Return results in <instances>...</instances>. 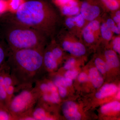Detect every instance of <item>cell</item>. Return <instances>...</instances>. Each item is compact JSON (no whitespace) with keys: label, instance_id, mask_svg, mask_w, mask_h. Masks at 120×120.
I'll use <instances>...</instances> for the list:
<instances>
[{"label":"cell","instance_id":"cell-1","mask_svg":"<svg viewBox=\"0 0 120 120\" xmlns=\"http://www.w3.org/2000/svg\"><path fill=\"white\" fill-rule=\"evenodd\" d=\"M44 52V48L10 49L7 64L17 92L42 79Z\"/></svg>","mask_w":120,"mask_h":120},{"label":"cell","instance_id":"cell-2","mask_svg":"<svg viewBox=\"0 0 120 120\" xmlns=\"http://www.w3.org/2000/svg\"><path fill=\"white\" fill-rule=\"evenodd\" d=\"M60 19L49 0H29L23 2L16 10L14 21L38 31L46 38L53 36Z\"/></svg>","mask_w":120,"mask_h":120},{"label":"cell","instance_id":"cell-3","mask_svg":"<svg viewBox=\"0 0 120 120\" xmlns=\"http://www.w3.org/2000/svg\"><path fill=\"white\" fill-rule=\"evenodd\" d=\"M5 31V38L11 50L44 48L46 37L38 31L14 20Z\"/></svg>","mask_w":120,"mask_h":120},{"label":"cell","instance_id":"cell-4","mask_svg":"<svg viewBox=\"0 0 120 120\" xmlns=\"http://www.w3.org/2000/svg\"><path fill=\"white\" fill-rule=\"evenodd\" d=\"M39 94L35 86L23 89L14 95L7 108L15 120L30 115L38 102Z\"/></svg>","mask_w":120,"mask_h":120},{"label":"cell","instance_id":"cell-5","mask_svg":"<svg viewBox=\"0 0 120 120\" xmlns=\"http://www.w3.org/2000/svg\"><path fill=\"white\" fill-rule=\"evenodd\" d=\"M58 38L61 43L62 49L72 55L79 57L86 54V48L82 43V39L67 28L60 31Z\"/></svg>","mask_w":120,"mask_h":120},{"label":"cell","instance_id":"cell-6","mask_svg":"<svg viewBox=\"0 0 120 120\" xmlns=\"http://www.w3.org/2000/svg\"><path fill=\"white\" fill-rule=\"evenodd\" d=\"M80 8V13L87 24L101 17L105 12L101 5L96 0H83Z\"/></svg>","mask_w":120,"mask_h":120},{"label":"cell","instance_id":"cell-7","mask_svg":"<svg viewBox=\"0 0 120 120\" xmlns=\"http://www.w3.org/2000/svg\"><path fill=\"white\" fill-rule=\"evenodd\" d=\"M101 17L88 23L84 27L81 34V39L86 43L94 44L101 40L100 27Z\"/></svg>","mask_w":120,"mask_h":120},{"label":"cell","instance_id":"cell-8","mask_svg":"<svg viewBox=\"0 0 120 120\" xmlns=\"http://www.w3.org/2000/svg\"><path fill=\"white\" fill-rule=\"evenodd\" d=\"M62 110L65 117L67 120H81V114L78 112L77 105L75 102L71 101L64 102L62 105Z\"/></svg>","mask_w":120,"mask_h":120},{"label":"cell","instance_id":"cell-9","mask_svg":"<svg viewBox=\"0 0 120 120\" xmlns=\"http://www.w3.org/2000/svg\"><path fill=\"white\" fill-rule=\"evenodd\" d=\"M30 115L34 120H52L47 116L45 109L38 102L32 109Z\"/></svg>","mask_w":120,"mask_h":120},{"label":"cell","instance_id":"cell-10","mask_svg":"<svg viewBox=\"0 0 120 120\" xmlns=\"http://www.w3.org/2000/svg\"><path fill=\"white\" fill-rule=\"evenodd\" d=\"M117 90V87L113 84H106L104 85L95 95L96 98L102 99L112 95Z\"/></svg>","mask_w":120,"mask_h":120},{"label":"cell","instance_id":"cell-11","mask_svg":"<svg viewBox=\"0 0 120 120\" xmlns=\"http://www.w3.org/2000/svg\"><path fill=\"white\" fill-rule=\"evenodd\" d=\"M43 60L45 68L47 69L53 70L57 68V61L54 58L51 50L44 51Z\"/></svg>","mask_w":120,"mask_h":120},{"label":"cell","instance_id":"cell-12","mask_svg":"<svg viewBox=\"0 0 120 120\" xmlns=\"http://www.w3.org/2000/svg\"><path fill=\"white\" fill-rule=\"evenodd\" d=\"M89 77L92 85L95 88H99L103 83V77L96 68H92L90 69Z\"/></svg>","mask_w":120,"mask_h":120},{"label":"cell","instance_id":"cell-13","mask_svg":"<svg viewBox=\"0 0 120 120\" xmlns=\"http://www.w3.org/2000/svg\"><path fill=\"white\" fill-rule=\"evenodd\" d=\"M10 49L8 45L0 41V71L7 66Z\"/></svg>","mask_w":120,"mask_h":120},{"label":"cell","instance_id":"cell-14","mask_svg":"<svg viewBox=\"0 0 120 120\" xmlns=\"http://www.w3.org/2000/svg\"><path fill=\"white\" fill-rule=\"evenodd\" d=\"M105 56L106 62L110 68H117L119 66V59L115 51L112 50H106Z\"/></svg>","mask_w":120,"mask_h":120},{"label":"cell","instance_id":"cell-15","mask_svg":"<svg viewBox=\"0 0 120 120\" xmlns=\"http://www.w3.org/2000/svg\"><path fill=\"white\" fill-rule=\"evenodd\" d=\"M100 31L101 40L106 42L112 40L113 37V33L107 26L102 17H101Z\"/></svg>","mask_w":120,"mask_h":120},{"label":"cell","instance_id":"cell-16","mask_svg":"<svg viewBox=\"0 0 120 120\" xmlns=\"http://www.w3.org/2000/svg\"><path fill=\"white\" fill-rule=\"evenodd\" d=\"M62 13L67 16L76 15L80 13V8L78 4L75 1H71L68 5L63 6L61 9Z\"/></svg>","mask_w":120,"mask_h":120},{"label":"cell","instance_id":"cell-17","mask_svg":"<svg viewBox=\"0 0 120 120\" xmlns=\"http://www.w3.org/2000/svg\"><path fill=\"white\" fill-rule=\"evenodd\" d=\"M120 103L118 101H114L103 105L101 109L102 113L105 114L111 112L120 111Z\"/></svg>","mask_w":120,"mask_h":120},{"label":"cell","instance_id":"cell-18","mask_svg":"<svg viewBox=\"0 0 120 120\" xmlns=\"http://www.w3.org/2000/svg\"><path fill=\"white\" fill-rule=\"evenodd\" d=\"M65 24L66 28L69 31L81 39L73 17H67L65 20Z\"/></svg>","mask_w":120,"mask_h":120},{"label":"cell","instance_id":"cell-19","mask_svg":"<svg viewBox=\"0 0 120 120\" xmlns=\"http://www.w3.org/2000/svg\"><path fill=\"white\" fill-rule=\"evenodd\" d=\"M73 17L77 30L81 38V33L84 27L87 24L86 22L80 13L75 15Z\"/></svg>","mask_w":120,"mask_h":120},{"label":"cell","instance_id":"cell-20","mask_svg":"<svg viewBox=\"0 0 120 120\" xmlns=\"http://www.w3.org/2000/svg\"><path fill=\"white\" fill-rule=\"evenodd\" d=\"M53 82L56 87L61 86L65 87L71 86L72 84V81L68 78L58 76L55 78Z\"/></svg>","mask_w":120,"mask_h":120},{"label":"cell","instance_id":"cell-21","mask_svg":"<svg viewBox=\"0 0 120 120\" xmlns=\"http://www.w3.org/2000/svg\"><path fill=\"white\" fill-rule=\"evenodd\" d=\"M95 64L97 69L102 74L105 73L110 68L107 63L100 58L95 59Z\"/></svg>","mask_w":120,"mask_h":120},{"label":"cell","instance_id":"cell-22","mask_svg":"<svg viewBox=\"0 0 120 120\" xmlns=\"http://www.w3.org/2000/svg\"><path fill=\"white\" fill-rule=\"evenodd\" d=\"M15 120L7 107L0 106V120Z\"/></svg>","mask_w":120,"mask_h":120},{"label":"cell","instance_id":"cell-23","mask_svg":"<svg viewBox=\"0 0 120 120\" xmlns=\"http://www.w3.org/2000/svg\"><path fill=\"white\" fill-rule=\"evenodd\" d=\"M105 22L110 29L112 31L113 33L120 35V29L117 27L116 25L113 21L112 18H107L106 19H103Z\"/></svg>","mask_w":120,"mask_h":120},{"label":"cell","instance_id":"cell-24","mask_svg":"<svg viewBox=\"0 0 120 120\" xmlns=\"http://www.w3.org/2000/svg\"><path fill=\"white\" fill-rule=\"evenodd\" d=\"M112 45L114 51L120 54V37L118 35L116 37H113Z\"/></svg>","mask_w":120,"mask_h":120},{"label":"cell","instance_id":"cell-25","mask_svg":"<svg viewBox=\"0 0 120 120\" xmlns=\"http://www.w3.org/2000/svg\"><path fill=\"white\" fill-rule=\"evenodd\" d=\"M53 55L57 61L62 57L63 52L62 49L58 47H54L51 50Z\"/></svg>","mask_w":120,"mask_h":120},{"label":"cell","instance_id":"cell-26","mask_svg":"<svg viewBox=\"0 0 120 120\" xmlns=\"http://www.w3.org/2000/svg\"><path fill=\"white\" fill-rule=\"evenodd\" d=\"M75 62L76 60L75 58L71 57L65 63L64 66V68L66 70H70L73 68Z\"/></svg>","mask_w":120,"mask_h":120},{"label":"cell","instance_id":"cell-27","mask_svg":"<svg viewBox=\"0 0 120 120\" xmlns=\"http://www.w3.org/2000/svg\"><path fill=\"white\" fill-rule=\"evenodd\" d=\"M78 72L76 71H68L66 72L64 75L65 77L71 79H75L78 75Z\"/></svg>","mask_w":120,"mask_h":120},{"label":"cell","instance_id":"cell-28","mask_svg":"<svg viewBox=\"0 0 120 120\" xmlns=\"http://www.w3.org/2000/svg\"><path fill=\"white\" fill-rule=\"evenodd\" d=\"M22 3V0H10L9 4L12 8L16 11Z\"/></svg>","mask_w":120,"mask_h":120},{"label":"cell","instance_id":"cell-29","mask_svg":"<svg viewBox=\"0 0 120 120\" xmlns=\"http://www.w3.org/2000/svg\"><path fill=\"white\" fill-rule=\"evenodd\" d=\"M58 90V93L60 97L64 98L67 94V90L65 87L62 86H58L57 87Z\"/></svg>","mask_w":120,"mask_h":120},{"label":"cell","instance_id":"cell-30","mask_svg":"<svg viewBox=\"0 0 120 120\" xmlns=\"http://www.w3.org/2000/svg\"><path fill=\"white\" fill-rule=\"evenodd\" d=\"M78 79L81 82H87L88 80V75L86 73L84 72L81 73L79 75L78 77Z\"/></svg>","mask_w":120,"mask_h":120},{"label":"cell","instance_id":"cell-31","mask_svg":"<svg viewBox=\"0 0 120 120\" xmlns=\"http://www.w3.org/2000/svg\"><path fill=\"white\" fill-rule=\"evenodd\" d=\"M8 2L6 0H0V14L3 13L7 8Z\"/></svg>","mask_w":120,"mask_h":120},{"label":"cell","instance_id":"cell-32","mask_svg":"<svg viewBox=\"0 0 120 120\" xmlns=\"http://www.w3.org/2000/svg\"><path fill=\"white\" fill-rule=\"evenodd\" d=\"M117 98L119 99L120 98V91L118 92V94H117Z\"/></svg>","mask_w":120,"mask_h":120},{"label":"cell","instance_id":"cell-33","mask_svg":"<svg viewBox=\"0 0 120 120\" xmlns=\"http://www.w3.org/2000/svg\"><path fill=\"white\" fill-rule=\"evenodd\" d=\"M0 106H2L1 105H0Z\"/></svg>","mask_w":120,"mask_h":120}]
</instances>
